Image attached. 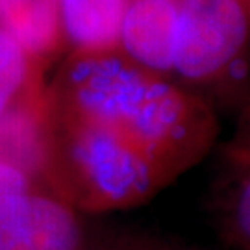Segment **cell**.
Returning a JSON list of instances; mask_svg holds the SVG:
<instances>
[{"label": "cell", "mask_w": 250, "mask_h": 250, "mask_svg": "<svg viewBox=\"0 0 250 250\" xmlns=\"http://www.w3.org/2000/svg\"><path fill=\"white\" fill-rule=\"evenodd\" d=\"M119 48L200 95L213 91L235 100L250 72V6L247 0H128Z\"/></svg>", "instance_id": "2"}, {"label": "cell", "mask_w": 250, "mask_h": 250, "mask_svg": "<svg viewBox=\"0 0 250 250\" xmlns=\"http://www.w3.org/2000/svg\"><path fill=\"white\" fill-rule=\"evenodd\" d=\"M237 119L232 137L223 146L224 160L230 172H250V72L237 95Z\"/></svg>", "instance_id": "8"}, {"label": "cell", "mask_w": 250, "mask_h": 250, "mask_svg": "<svg viewBox=\"0 0 250 250\" xmlns=\"http://www.w3.org/2000/svg\"><path fill=\"white\" fill-rule=\"evenodd\" d=\"M0 32L13 37L36 62L63 41L58 0H0Z\"/></svg>", "instance_id": "6"}, {"label": "cell", "mask_w": 250, "mask_h": 250, "mask_svg": "<svg viewBox=\"0 0 250 250\" xmlns=\"http://www.w3.org/2000/svg\"><path fill=\"white\" fill-rule=\"evenodd\" d=\"M0 161L46 182L43 91L30 87L0 115Z\"/></svg>", "instance_id": "4"}, {"label": "cell", "mask_w": 250, "mask_h": 250, "mask_svg": "<svg viewBox=\"0 0 250 250\" xmlns=\"http://www.w3.org/2000/svg\"><path fill=\"white\" fill-rule=\"evenodd\" d=\"M226 182V221L235 239L250 250V172H230Z\"/></svg>", "instance_id": "9"}, {"label": "cell", "mask_w": 250, "mask_h": 250, "mask_svg": "<svg viewBox=\"0 0 250 250\" xmlns=\"http://www.w3.org/2000/svg\"><path fill=\"white\" fill-rule=\"evenodd\" d=\"M45 180L78 211L146 202L204 160L221 135L197 91L121 48L72 50L43 89Z\"/></svg>", "instance_id": "1"}, {"label": "cell", "mask_w": 250, "mask_h": 250, "mask_svg": "<svg viewBox=\"0 0 250 250\" xmlns=\"http://www.w3.org/2000/svg\"><path fill=\"white\" fill-rule=\"evenodd\" d=\"M247 4H249V6H250V0H247Z\"/></svg>", "instance_id": "11"}, {"label": "cell", "mask_w": 250, "mask_h": 250, "mask_svg": "<svg viewBox=\"0 0 250 250\" xmlns=\"http://www.w3.org/2000/svg\"><path fill=\"white\" fill-rule=\"evenodd\" d=\"M58 8L72 50L119 48L128 0H58Z\"/></svg>", "instance_id": "5"}, {"label": "cell", "mask_w": 250, "mask_h": 250, "mask_svg": "<svg viewBox=\"0 0 250 250\" xmlns=\"http://www.w3.org/2000/svg\"><path fill=\"white\" fill-rule=\"evenodd\" d=\"M123 250H170V249H163V247H148V245H137V247H130V249H123Z\"/></svg>", "instance_id": "10"}, {"label": "cell", "mask_w": 250, "mask_h": 250, "mask_svg": "<svg viewBox=\"0 0 250 250\" xmlns=\"http://www.w3.org/2000/svg\"><path fill=\"white\" fill-rule=\"evenodd\" d=\"M32 63L34 60L13 37L0 32V115L34 87Z\"/></svg>", "instance_id": "7"}, {"label": "cell", "mask_w": 250, "mask_h": 250, "mask_svg": "<svg viewBox=\"0 0 250 250\" xmlns=\"http://www.w3.org/2000/svg\"><path fill=\"white\" fill-rule=\"evenodd\" d=\"M0 250H85L78 211L50 186L0 161Z\"/></svg>", "instance_id": "3"}]
</instances>
